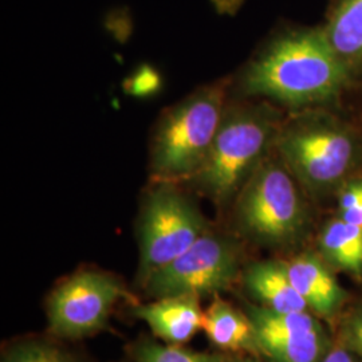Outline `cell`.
I'll list each match as a JSON object with an SVG mask.
<instances>
[{
	"label": "cell",
	"mask_w": 362,
	"mask_h": 362,
	"mask_svg": "<svg viewBox=\"0 0 362 362\" xmlns=\"http://www.w3.org/2000/svg\"><path fill=\"white\" fill-rule=\"evenodd\" d=\"M202 330L216 348L259 353L258 337L250 317L215 296L204 311Z\"/></svg>",
	"instance_id": "cell-12"
},
{
	"label": "cell",
	"mask_w": 362,
	"mask_h": 362,
	"mask_svg": "<svg viewBox=\"0 0 362 362\" xmlns=\"http://www.w3.org/2000/svg\"><path fill=\"white\" fill-rule=\"evenodd\" d=\"M239 270L236 243L207 231L167 266L153 272L143 287L153 298L207 297L228 288Z\"/></svg>",
	"instance_id": "cell-5"
},
{
	"label": "cell",
	"mask_w": 362,
	"mask_h": 362,
	"mask_svg": "<svg viewBox=\"0 0 362 362\" xmlns=\"http://www.w3.org/2000/svg\"><path fill=\"white\" fill-rule=\"evenodd\" d=\"M1 362H82L74 353L47 339H26L4 351Z\"/></svg>",
	"instance_id": "cell-18"
},
{
	"label": "cell",
	"mask_w": 362,
	"mask_h": 362,
	"mask_svg": "<svg viewBox=\"0 0 362 362\" xmlns=\"http://www.w3.org/2000/svg\"><path fill=\"white\" fill-rule=\"evenodd\" d=\"M257 333L299 334L321 329L309 311H276L263 306H250L247 310Z\"/></svg>",
	"instance_id": "cell-16"
},
{
	"label": "cell",
	"mask_w": 362,
	"mask_h": 362,
	"mask_svg": "<svg viewBox=\"0 0 362 362\" xmlns=\"http://www.w3.org/2000/svg\"><path fill=\"white\" fill-rule=\"evenodd\" d=\"M133 358L136 362H228L223 354L194 351L181 345L158 344L149 339L134 346Z\"/></svg>",
	"instance_id": "cell-17"
},
{
	"label": "cell",
	"mask_w": 362,
	"mask_h": 362,
	"mask_svg": "<svg viewBox=\"0 0 362 362\" xmlns=\"http://www.w3.org/2000/svg\"><path fill=\"white\" fill-rule=\"evenodd\" d=\"M127 296L109 272L82 270L52 290L47 299V324L54 336L78 339L103 332L113 308Z\"/></svg>",
	"instance_id": "cell-7"
},
{
	"label": "cell",
	"mask_w": 362,
	"mask_h": 362,
	"mask_svg": "<svg viewBox=\"0 0 362 362\" xmlns=\"http://www.w3.org/2000/svg\"><path fill=\"white\" fill-rule=\"evenodd\" d=\"M132 314L148 325L161 341L182 345L202 330L204 311L199 298H156L155 302L134 305Z\"/></svg>",
	"instance_id": "cell-9"
},
{
	"label": "cell",
	"mask_w": 362,
	"mask_h": 362,
	"mask_svg": "<svg viewBox=\"0 0 362 362\" xmlns=\"http://www.w3.org/2000/svg\"><path fill=\"white\" fill-rule=\"evenodd\" d=\"M346 78L345 61L326 33L305 31L276 39L247 67L243 89L291 106L318 103Z\"/></svg>",
	"instance_id": "cell-1"
},
{
	"label": "cell",
	"mask_w": 362,
	"mask_h": 362,
	"mask_svg": "<svg viewBox=\"0 0 362 362\" xmlns=\"http://www.w3.org/2000/svg\"><path fill=\"white\" fill-rule=\"evenodd\" d=\"M259 349L274 362H322L326 339L322 329L299 334L257 333Z\"/></svg>",
	"instance_id": "cell-13"
},
{
	"label": "cell",
	"mask_w": 362,
	"mask_h": 362,
	"mask_svg": "<svg viewBox=\"0 0 362 362\" xmlns=\"http://www.w3.org/2000/svg\"><path fill=\"white\" fill-rule=\"evenodd\" d=\"M285 266L291 284L306 302L308 309L322 317H332L345 302V291L317 257L302 254L285 262Z\"/></svg>",
	"instance_id": "cell-10"
},
{
	"label": "cell",
	"mask_w": 362,
	"mask_h": 362,
	"mask_svg": "<svg viewBox=\"0 0 362 362\" xmlns=\"http://www.w3.org/2000/svg\"><path fill=\"white\" fill-rule=\"evenodd\" d=\"M341 219L345 220L349 224H353V226H357V227H361L362 228V206L341 212Z\"/></svg>",
	"instance_id": "cell-22"
},
{
	"label": "cell",
	"mask_w": 362,
	"mask_h": 362,
	"mask_svg": "<svg viewBox=\"0 0 362 362\" xmlns=\"http://www.w3.org/2000/svg\"><path fill=\"white\" fill-rule=\"evenodd\" d=\"M362 206V182L348 187L339 197L341 212Z\"/></svg>",
	"instance_id": "cell-20"
},
{
	"label": "cell",
	"mask_w": 362,
	"mask_h": 362,
	"mask_svg": "<svg viewBox=\"0 0 362 362\" xmlns=\"http://www.w3.org/2000/svg\"><path fill=\"white\" fill-rule=\"evenodd\" d=\"M325 257L339 269L362 272V228L338 219L332 221L321 236Z\"/></svg>",
	"instance_id": "cell-14"
},
{
	"label": "cell",
	"mask_w": 362,
	"mask_h": 362,
	"mask_svg": "<svg viewBox=\"0 0 362 362\" xmlns=\"http://www.w3.org/2000/svg\"><path fill=\"white\" fill-rule=\"evenodd\" d=\"M286 161L311 185L338 180L349 167L353 144L345 134L327 129H293L279 140Z\"/></svg>",
	"instance_id": "cell-8"
},
{
	"label": "cell",
	"mask_w": 362,
	"mask_h": 362,
	"mask_svg": "<svg viewBox=\"0 0 362 362\" xmlns=\"http://www.w3.org/2000/svg\"><path fill=\"white\" fill-rule=\"evenodd\" d=\"M322 362H354V360L348 353V350L344 348H336L326 353Z\"/></svg>",
	"instance_id": "cell-21"
},
{
	"label": "cell",
	"mask_w": 362,
	"mask_h": 362,
	"mask_svg": "<svg viewBox=\"0 0 362 362\" xmlns=\"http://www.w3.org/2000/svg\"><path fill=\"white\" fill-rule=\"evenodd\" d=\"M236 216L250 236L266 243H286L303 223V207L290 173L267 163L254 173L240 194Z\"/></svg>",
	"instance_id": "cell-6"
},
{
	"label": "cell",
	"mask_w": 362,
	"mask_h": 362,
	"mask_svg": "<svg viewBox=\"0 0 362 362\" xmlns=\"http://www.w3.org/2000/svg\"><path fill=\"white\" fill-rule=\"evenodd\" d=\"M345 338L351 349L362 358V309L351 315L345 327Z\"/></svg>",
	"instance_id": "cell-19"
},
{
	"label": "cell",
	"mask_w": 362,
	"mask_h": 362,
	"mask_svg": "<svg viewBox=\"0 0 362 362\" xmlns=\"http://www.w3.org/2000/svg\"><path fill=\"white\" fill-rule=\"evenodd\" d=\"M239 362H259V361H254V360H243V361H239Z\"/></svg>",
	"instance_id": "cell-23"
},
{
	"label": "cell",
	"mask_w": 362,
	"mask_h": 362,
	"mask_svg": "<svg viewBox=\"0 0 362 362\" xmlns=\"http://www.w3.org/2000/svg\"><path fill=\"white\" fill-rule=\"evenodd\" d=\"M227 107L223 82L199 88L156 124L149 168L156 180L187 181L206 161Z\"/></svg>",
	"instance_id": "cell-2"
},
{
	"label": "cell",
	"mask_w": 362,
	"mask_h": 362,
	"mask_svg": "<svg viewBox=\"0 0 362 362\" xmlns=\"http://www.w3.org/2000/svg\"><path fill=\"white\" fill-rule=\"evenodd\" d=\"M207 231V219L176 181L156 180L144 197L137 221L141 285Z\"/></svg>",
	"instance_id": "cell-4"
},
{
	"label": "cell",
	"mask_w": 362,
	"mask_h": 362,
	"mask_svg": "<svg viewBox=\"0 0 362 362\" xmlns=\"http://www.w3.org/2000/svg\"><path fill=\"white\" fill-rule=\"evenodd\" d=\"M326 34L344 61L362 55V0H346Z\"/></svg>",
	"instance_id": "cell-15"
},
{
	"label": "cell",
	"mask_w": 362,
	"mask_h": 362,
	"mask_svg": "<svg viewBox=\"0 0 362 362\" xmlns=\"http://www.w3.org/2000/svg\"><path fill=\"white\" fill-rule=\"evenodd\" d=\"M248 293L266 309L276 311H308L286 270L285 262L263 260L251 264L245 274Z\"/></svg>",
	"instance_id": "cell-11"
},
{
	"label": "cell",
	"mask_w": 362,
	"mask_h": 362,
	"mask_svg": "<svg viewBox=\"0 0 362 362\" xmlns=\"http://www.w3.org/2000/svg\"><path fill=\"white\" fill-rule=\"evenodd\" d=\"M272 134V122L259 110L226 107L206 161L185 182L223 206L257 165Z\"/></svg>",
	"instance_id": "cell-3"
}]
</instances>
